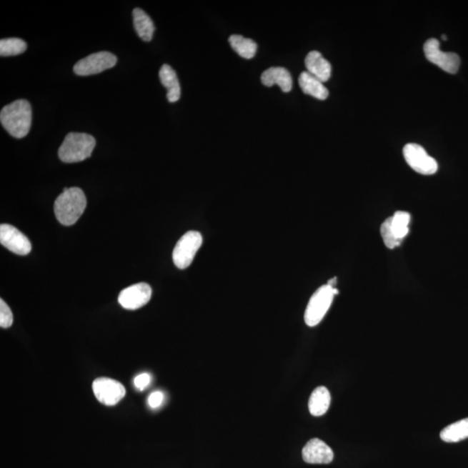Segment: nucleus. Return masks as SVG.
Wrapping results in <instances>:
<instances>
[{"label":"nucleus","instance_id":"1","mask_svg":"<svg viewBox=\"0 0 468 468\" xmlns=\"http://www.w3.org/2000/svg\"><path fill=\"white\" fill-rule=\"evenodd\" d=\"M32 111L29 101L19 99L5 106L0 112V121L11 136L21 139L30 132Z\"/></svg>","mask_w":468,"mask_h":468},{"label":"nucleus","instance_id":"8","mask_svg":"<svg viewBox=\"0 0 468 468\" xmlns=\"http://www.w3.org/2000/svg\"><path fill=\"white\" fill-rule=\"evenodd\" d=\"M116 62L117 58L111 52L99 51L79 61L73 71L79 76L96 75L113 68Z\"/></svg>","mask_w":468,"mask_h":468},{"label":"nucleus","instance_id":"3","mask_svg":"<svg viewBox=\"0 0 468 468\" xmlns=\"http://www.w3.org/2000/svg\"><path fill=\"white\" fill-rule=\"evenodd\" d=\"M96 146V139L86 133H69L59 149V156L65 164L86 160Z\"/></svg>","mask_w":468,"mask_h":468},{"label":"nucleus","instance_id":"5","mask_svg":"<svg viewBox=\"0 0 468 468\" xmlns=\"http://www.w3.org/2000/svg\"><path fill=\"white\" fill-rule=\"evenodd\" d=\"M410 221L411 216L408 211H398L382 224V238L389 249H394L404 242L409 234Z\"/></svg>","mask_w":468,"mask_h":468},{"label":"nucleus","instance_id":"19","mask_svg":"<svg viewBox=\"0 0 468 468\" xmlns=\"http://www.w3.org/2000/svg\"><path fill=\"white\" fill-rule=\"evenodd\" d=\"M134 26L138 36L145 42L151 41L156 27L151 18L144 10L136 8L133 11Z\"/></svg>","mask_w":468,"mask_h":468},{"label":"nucleus","instance_id":"2","mask_svg":"<svg viewBox=\"0 0 468 468\" xmlns=\"http://www.w3.org/2000/svg\"><path fill=\"white\" fill-rule=\"evenodd\" d=\"M86 206V196L82 189L79 187L64 189L54 203L56 219L64 226L74 225L82 216Z\"/></svg>","mask_w":468,"mask_h":468},{"label":"nucleus","instance_id":"9","mask_svg":"<svg viewBox=\"0 0 468 468\" xmlns=\"http://www.w3.org/2000/svg\"><path fill=\"white\" fill-rule=\"evenodd\" d=\"M424 53L429 62L437 65L442 70L455 74L459 71L461 59L454 52H444L439 49V42L437 39H430L424 44Z\"/></svg>","mask_w":468,"mask_h":468},{"label":"nucleus","instance_id":"17","mask_svg":"<svg viewBox=\"0 0 468 468\" xmlns=\"http://www.w3.org/2000/svg\"><path fill=\"white\" fill-rule=\"evenodd\" d=\"M299 84L301 89L307 95L322 101L327 99L329 96L328 89L324 86V83L307 71L301 73Z\"/></svg>","mask_w":468,"mask_h":468},{"label":"nucleus","instance_id":"16","mask_svg":"<svg viewBox=\"0 0 468 468\" xmlns=\"http://www.w3.org/2000/svg\"><path fill=\"white\" fill-rule=\"evenodd\" d=\"M161 83L168 91L166 99L169 103H176L181 97V85L179 83L176 72L169 64L162 65L159 71Z\"/></svg>","mask_w":468,"mask_h":468},{"label":"nucleus","instance_id":"15","mask_svg":"<svg viewBox=\"0 0 468 468\" xmlns=\"http://www.w3.org/2000/svg\"><path fill=\"white\" fill-rule=\"evenodd\" d=\"M262 82L267 87L278 84L282 91L290 92L292 89V79L286 68L272 67L263 72Z\"/></svg>","mask_w":468,"mask_h":468},{"label":"nucleus","instance_id":"23","mask_svg":"<svg viewBox=\"0 0 468 468\" xmlns=\"http://www.w3.org/2000/svg\"><path fill=\"white\" fill-rule=\"evenodd\" d=\"M14 323V315L11 309L5 301L0 299V327L4 329L9 328Z\"/></svg>","mask_w":468,"mask_h":468},{"label":"nucleus","instance_id":"7","mask_svg":"<svg viewBox=\"0 0 468 468\" xmlns=\"http://www.w3.org/2000/svg\"><path fill=\"white\" fill-rule=\"evenodd\" d=\"M404 156L410 168L423 176H432L437 172V161L421 145L407 144L404 149Z\"/></svg>","mask_w":468,"mask_h":468},{"label":"nucleus","instance_id":"22","mask_svg":"<svg viewBox=\"0 0 468 468\" xmlns=\"http://www.w3.org/2000/svg\"><path fill=\"white\" fill-rule=\"evenodd\" d=\"M27 44L21 39L11 38L0 40V55L11 56L22 54L26 51Z\"/></svg>","mask_w":468,"mask_h":468},{"label":"nucleus","instance_id":"13","mask_svg":"<svg viewBox=\"0 0 468 468\" xmlns=\"http://www.w3.org/2000/svg\"><path fill=\"white\" fill-rule=\"evenodd\" d=\"M304 461L309 464H329L333 461L334 453L331 447L320 439H312L302 450Z\"/></svg>","mask_w":468,"mask_h":468},{"label":"nucleus","instance_id":"27","mask_svg":"<svg viewBox=\"0 0 468 468\" xmlns=\"http://www.w3.org/2000/svg\"><path fill=\"white\" fill-rule=\"evenodd\" d=\"M442 39L443 40H444V41H447V36H446V35H442Z\"/></svg>","mask_w":468,"mask_h":468},{"label":"nucleus","instance_id":"21","mask_svg":"<svg viewBox=\"0 0 468 468\" xmlns=\"http://www.w3.org/2000/svg\"><path fill=\"white\" fill-rule=\"evenodd\" d=\"M229 43L231 47L244 59H251L257 52V44L254 40L244 38L242 36L231 35L229 38Z\"/></svg>","mask_w":468,"mask_h":468},{"label":"nucleus","instance_id":"18","mask_svg":"<svg viewBox=\"0 0 468 468\" xmlns=\"http://www.w3.org/2000/svg\"><path fill=\"white\" fill-rule=\"evenodd\" d=\"M332 397L327 388L324 386L317 387L309 399V411L313 417L324 416L331 405Z\"/></svg>","mask_w":468,"mask_h":468},{"label":"nucleus","instance_id":"4","mask_svg":"<svg viewBox=\"0 0 468 468\" xmlns=\"http://www.w3.org/2000/svg\"><path fill=\"white\" fill-rule=\"evenodd\" d=\"M339 292L337 289L328 284L317 289L309 301L304 313L305 324L308 327H314L320 324L331 307L334 297L339 294Z\"/></svg>","mask_w":468,"mask_h":468},{"label":"nucleus","instance_id":"12","mask_svg":"<svg viewBox=\"0 0 468 468\" xmlns=\"http://www.w3.org/2000/svg\"><path fill=\"white\" fill-rule=\"evenodd\" d=\"M0 243L15 254L27 255L31 251L29 239L15 226L8 224L0 226Z\"/></svg>","mask_w":468,"mask_h":468},{"label":"nucleus","instance_id":"25","mask_svg":"<svg viewBox=\"0 0 468 468\" xmlns=\"http://www.w3.org/2000/svg\"><path fill=\"white\" fill-rule=\"evenodd\" d=\"M164 394L161 392H156L150 394L149 397V405L152 409H157L160 407L164 402Z\"/></svg>","mask_w":468,"mask_h":468},{"label":"nucleus","instance_id":"6","mask_svg":"<svg viewBox=\"0 0 468 468\" xmlns=\"http://www.w3.org/2000/svg\"><path fill=\"white\" fill-rule=\"evenodd\" d=\"M202 242V236L196 231H187L178 240L173 252V262L179 269H186L192 264Z\"/></svg>","mask_w":468,"mask_h":468},{"label":"nucleus","instance_id":"26","mask_svg":"<svg viewBox=\"0 0 468 468\" xmlns=\"http://www.w3.org/2000/svg\"><path fill=\"white\" fill-rule=\"evenodd\" d=\"M336 284H337V278H333V279H329V280L328 281V284H328V286H329V287H333V288H335Z\"/></svg>","mask_w":468,"mask_h":468},{"label":"nucleus","instance_id":"14","mask_svg":"<svg viewBox=\"0 0 468 468\" xmlns=\"http://www.w3.org/2000/svg\"><path fill=\"white\" fill-rule=\"evenodd\" d=\"M307 72L315 76L322 83L327 82L332 76V64L325 59L319 51H313L309 53L304 60Z\"/></svg>","mask_w":468,"mask_h":468},{"label":"nucleus","instance_id":"11","mask_svg":"<svg viewBox=\"0 0 468 468\" xmlns=\"http://www.w3.org/2000/svg\"><path fill=\"white\" fill-rule=\"evenodd\" d=\"M152 289L146 283H138L125 288L118 297V302L127 310H137L151 299Z\"/></svg>","mask_w":468,"mask_h":468},{"label":"nucleus","instance_id":"24","mask_svg":"<svg viewBox=\"0 0 468 468\" xmlns=\"http://www.w3.org/2000/svg\"><path fill=\"white\" fill-rule=\"evenodd\" d=\"M150 382H151V376L148 373L140 374L134 380V384L139 390L145 389L150 384Z\"/></svg>","mask_w":468,"mask_h":468},{"label":"nucleus","instance_id":"10","mask_svg":"<svg viewBox=\"0 0 468 468\" xmlns=\"http://www.w3.org/2000/svg\"><path fill=\"white\" fill-rule=\"evenodd\" d=\"M92 389L97 400L106 406H115L126 394L124 386L111 378H97L93 382Z\"/></svg>","mask_w":468,"mask_h":468},{"label":"nucleus","instance_id":"20","mask_svg":"<svg viewBox=\"0 0 468 468\" xmlns=\"http://www.w3.org/2000/svg\"><path fill=\"white\" fill-rule=\"evenodd\" d=\"M439 437L443 442L454 443L468 438V418L453 423L442 430Z\"/></svg>","mask_w":468,"mask_h":468}]
</instances>
